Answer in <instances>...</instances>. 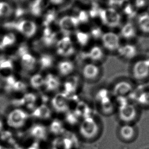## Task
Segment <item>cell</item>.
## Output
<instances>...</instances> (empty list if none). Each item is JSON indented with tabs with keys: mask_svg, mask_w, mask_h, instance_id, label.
I'll list each match as a JSON object with an SVG mask.
<instances>
[{
	"mask_svg": "<svg viewBox=\"0 0 149 149\" xmlns=\"http://www.w3.org/2000/svg\"><path fill=\"white\" fill-rule=\"evenodd\" d=\"M22 36L30 38L34 36L37 31L36 22L27 19H20L10 26Z\"/></svg>",
	"mask_w": 149,
	"mask_h": 149,
	"instance_id": "cell-1",
	"label": "cell"
},
{
	"mask_svg": "<svg viewBox=\"0 0 149 149\" xmlns=\"http://www.w3.org/2000/svg\"><path fill=\"white\" fill-rule=\"evenodd\" d=\"M99 16L103 24L110 28L117 27L121 22V15L114 8L100 9Z\"/></svg>",
	"mask_w": 149,
	"mask_h": 149,
	"instance_id": "cell-2",
	"label": "cell"
},
{
	"mask_svg": "<svg viewBox=\"0 0 149 149\" xmlns=\"http://www.w3.org/2000/svg\"><path fill=\"white\" fill-rule=\"evenodd\" d=\"M79 133L85 139H93L99 132V127L96 122L90 117L85 118L79 126Z\"/></svg>",
	"mask_w": 149,
	"mask_h": 149,
	"instance_id": "cell-3",
	"label": "cell"
},
{
	"mask_svg": "<svg viewBox=\"0 0 149 149\" xmlns=\"http://www.w3.org/2000/svg\"><path fill=\"white\" fill-rule=\"evenodd\" d=\"M133 78L135 80L143 81L149 77V59H141L137 61L133 65L132 70Z\"/></svg>",
	"mask_w": 149,
	"mask_h": 149,
	"instance_id": "cell-4",
	"label": "cell"
},
{
	"mask_svg": "<svg viewBox=\"0 0 149 149\" xmlns=\"http://www.w3.org/2000/svg\"><path fill=\"white\" fill-rule=\"evenodd\" d=\"M57 54L61 56L69 57L74 53L75 48L72 41L68 36H65L56 44Z\"/></svg>",
	"mask_w": 149,
	"mask_h": 149,
	"instance_id": "cell-5",
	"label": "cell"
},
{
	"mask_svg": "<svg viewBox=\"0 0 149 149\" xmlns=\"http://www.w3.org/2000/svg\"><path fill=\"white\" fill-rule=\"evenodd\" d=\"M119 117L121 121L129 124L137 117L136 107L132 104L126 103L119 108Z\"/></svg>",
	"mask_w": 149,
	"mask_h": 149,
	"instance_id": "cell-6",
	"label": "cell"
},
{
	"mask_svg": "<svg viewBox=\"0 0 149 149\" xmlns=\"http://www.w3.org/2000/svg\"><path fill=\"white\" fill-rule=\"evenodd\" d=\"M80 23L76 16H65L61 18L58 26L61 30L66 36L76 29Z\"/></svg>",
	"mask_w": 149,
	"mask_h": 149,
	"instance_id": "cell-7",
	"label": "cell"
},
{
	"mask_svg": "<svg viewBox=\"0 0 149 149\" xmlns=\"http://www.w3.org/2000/svg\"><path fill=\"white\" fill-rule=\"evenodd\" d=\"M101 40L103 46L108 50H118L120 46V37L115 33L108 32L103 33Z\"/></svg>",
	"mask_w": 149,
	"mask_h": 149,
	"instance_id": "cell-8",
	"label": "cell"
},
{
	"mask_svg": "<svg viewBox=\"0 0 149 149\" xmlns=\"http://www.w3.org/2000/svg\"><path fill=\"white\" fill-rule=\"evenodd\" d=\"M28 115L20 109H15L10 113L8 117V125L14 128L22 127L24 124Z\"/></svg>",
	"mask_w": 149,
	"mask_h": 149,
	"instance_id": "cell-9",
	"label": "cell"
},
{
	"mask_svg": "<svg viewBox=\"0 0 149 149\" xmlns=\"http://www.w3.org/2000/svg\"><path fill=\"white\" fill-rule=\"evenodd\" d=\"M52 104L53 108L58 112H65L68 110L69 106L66 95L59 93L52 99Z\"/></svg>",
	"mask_w": 149,
	"mask_h": 149,
	"instance_id": "cell-10",
	"label": "cell"
},
{
	"mask_svg": "<svg viewBox=\"0 0 149 149\" xmlns=\"http://www.w3.org/2000/svg\"><path fill=\"white\" fill-rule=\"evenodd\" d=\"M133 86L130 83L122 81L117 83L113 89V93L118 97H125L133 93Z\"/></svg>",
	"mask_w": 149,
	"mask_h": 149,
	"instance_id": "cell-11",
	"label": "cell"
},
{
	"mask_svg": "<svg viewBox=\"0 0 149 149\" xmlns=\"http://www.w3.org/2000/svg\"><path fill=\"white\" fill-rule=\"evenodd\" d=\"M120 137L125 141H131L135 137L136 131L133 126L129 124L123 125L120 129Z\"/></svg>",
	"mask_w": 149,
	"mask_h": 149,
	"instance_id": "cell-12",
	"label": "cell"
},
{
	"mask_svg": "<svg viewBox=\"0 0 149 149\" xmlns=\"http://www.w3.org/2000/svg\"><path fill=\"white\" fill-rule=\"evenodd\" d=\"M100 70L99 67L93 63H88L83 69V76L87 80H94L98 76Z\"/></svg>",
	"mask_w": 149,
	"mask_h": 149,
	"instance_id": "cell-13",
	"label": "cell"
},
{
	"mask_svg": "<svg viewBox=\"0 0 149 149\" xmlns=\"http://www.w3.org/2000/svg\"><path fill=\"white\" fill-rule=\"evenodd\" d=\"M117 51L120 56L127 59L133 58L137 54L136 48L133 44H127L120 46Z\"/></svg>",
	"mask_w": 149,
	"mask_h": 149,
	"instance_id": "cell-14",
	"label": "cell"
},
{
	"mask_svg": "<svg viewBox=\"0 0 149 149\" xmlns=\"http://www.w3.org/2000/svg\"><path fill=\"white\" fill-rule=\"evenodd\" d=\"M58 73L62 76H68L72 73L74 69V65L69 60H62L59 62L57 66Z\"/></svg>",
	"mask_w": 149,
	"mask_h": 149,
	"instance_id": "cell-15",
	"label": "cell"
},
{
	"mask_svg": "<svg viewBox=\"0 0 149 149\" xmlns=\"http://www.w3.org/2000/svg\"><path fill=\"white\" fill-rule=\"evenodd\" d=\"M22 67L27 71H32L36 65V59L34 56L28 52L21 56Z\"/></svg>",
	"mask_w": 149,
	"mask_h": 149,
	"instance_id": "cell-16",
	"label": "cell"
},
{
	"mask_svg": "<svg viewBox=\"0 0 149 149\" xmlns=\"http://www.w3.org/2000/svg\"><path fill=\"white\" fill-rule=\"evenodd\" d=\"M137 25L139 30L145 34H149V13H144L138 17Z\"/></svg>",
	"mask_w": 149,
	"mask_h": 149,
	"instance_id": "cell-17",
	"label": "cell"
},
{
	"mask_svg": "<svg viewBox=\"0 0 149 149\" xmlns=\"http://www.w3.org/2000/svg\"><path fill=\"white\" fill-rule=\"evenodd\" d=\"M14 9L12 5L6 1H0V18H8L14 13Z\"/></svg>",
	"mask_w": 149,
	"mask_h": 149,
	"instance_id": "cell-18",
	"label": "cell"
},
{
	"mask_svg": "<svg viewBox=\"0 0 149 149\" xmlns=\"http://www.w3.org/2000/svg\"><path fill=\"white\" fill-rule=\"evenodd\" d=\"M136 34V30L134 25L128 22L123 25L121 30V35L123 38L126 39H131Z\"/></svg>",
	"mask_w": 149,
	"mask_h": 149,
	"instance_id": "cell-19",
	"label": "cell"
},
{
	"mask_svg": "<svg viewBox=\"0 0 149 149\" xmlns=\"http://www.w3.org/2000/svg\"><path fill=\"white\" fill-rule=\"evenodd\" d=\"M60 85V82L56 76L54 74H47L45 78V86L47 91H56Z\"/></svg>",
	"mask_w": 149,
	"mask_h": 149,
	"instance_id": "cell-20",
	"label": "cell"
},
{
	"mask_svg": "<svg viewBox=\"0 0 149 149\" xmlns=\"http://www.w3.org/2000/svg\"><path fill=\"white\" fill-rule=\"evenodd\" d=\"M31 134L37 139H45L47 136V129L43 125L37 124L31 128Z\"/></svg>",
	"mask_w": 149,
	"mask_h": 149,
	"instance_id": "cell-21",
	"label": "cell"
},
{
	"mask_svg": "<svg viewBox=\"0 0 149 149\" xmlns=\"http://www.w3.org/2000/svg\"><path fill=\"white\" fill-rule=\"evenodd\" d=\"M45 6L47 5L44 0H34L31 4V12L35 16H39L42 14L43 10L46 7Z\"/></svg>",
	"mask_w": 149,
	"mask_h": 149,
	"instance_id": "cell-22",
	"label": "cell"
},
{
	"mask_svg": "<svg viewBox=\"0 0 149 149\" xmlns=\"http://www.w3.org/2000/svg\"><path fill=\"white\" fill-rule=\"evenodd\" d=\"M56 34L49 27L46 28L43 33L42 41L47 46H51L56 42Z\"/></svg>",
	"mask_w": 149,
	"mask_h": 149,
	"instance_id": "cell-23",
	"label": "cell"
},
{
	"mask_svg": "<svg viewBox=\"0 0 149 149\" xmlns=\"http://www.w3.org/2000/svg\"><path fill=\"white\" fill-rule=\"evenodd\" d=\"M87 55L89 58L94 61H99L102 59L104 56L102 48L97 46H93Z\"/></svg>",
	"mask_w": 149,
	"mask_h": 149,
	"instance_id": "cell-24",
	"label": "cell"
},
{
	"mask_svg": "<svg viewBox=\"0 0 149 149\" xmlns=\"http://www.w3.org/2000/svg\"><path fill=\"white\" fill-rule=\"evenodd\" d=\"M33 115L40 119H47L51 116V112L49 107L42 105L35 110Z\"/></svg>",
	"mask_w": 149,
	"mask_h": 149,
	"instance_id": "cell-25",
	"label": "cell"
},
{
	"mask_svg": "<svg viewBox=\"0 0 149 149\" xmlns=\"http://www.w3.org/2000/svg\"><path fill=\"white\" fill-rule=\"evenodd\" d=\"M39 63L41 69H48L52 67L54 63V58L50 55L44 54L41 56Z\"/></svg>",
	"mask_w": 149,
	"mask_h": 149,
	"instance_id": "cell-26",
	"label": "cell"
},
{
	"mask_svg": "<svg viewBox=\"0 0 149 149\" xmlns=\"http://www.w3.org/2000/svg\"><path fill=\"white\" fill-rule=\"evenodd\" d=\"M16 41V36L13 33H10L6 34L2 37L0 41V45L2 48L10 47L14 45Z\"/></svg>",
	"mask_w": 149,
	"mask_h": 149,
	"instance_id": "cell-27",
	"label": "cell"
},
{
	"mask_svg": "<svg viewBox=\"0 0 149 149\" xmlns=\"http://www.w3.org/2000/svg\"><path fill=\"white\" fill-rule=\"evenodd\" d=\"M136 101L139 105L149 107V90L142 91L136 96Z\"/></svg>",
	"mask_w": 149,
	"mask_h": 149,
	"instance_id": "cell-28",
	"label": "cell"
},
{
	"mask_svg": "<svg viewBox=\"0 0 149 149\" xmlns=\"http://www.w3.org/2000/svg\"><path fill=\"white\" fill-rule=\"evenodd\" d=\"M31 86L35 89H40L45 84V78L40 74L33 75L30 79Z\"/></svg>",
	"mask_w": 149,
	"mask_h": 149,
	"instance_id": "cell-29",
	"label": "cell"
},
{
	"mask_svg": "<svg viewBox=\"0 0 149 149\" xmlns=\"http://www.w3.org/2000/svg\"><path fill=\"white\" fill-rule=\"evenodd\" d=\"M77 41L81 46H86L90 40V35L83 31H77L75 34Z\"/></svg>",
	"mask_w": 149,
	"mask_h": 149,
	"instance_id": "cell-30",
	"label": "cell"
},
{
	"mask_svg": "<svg viewBox=\"0 0 149 149\" xmlns=\"http://www.w3.org/2000/svg\"><path fill=\"white\" fill-rule=\"evenodd\" d=\"M100 102L103 112L106 114H109L113 112V107L109 97L104 98V99L101 100Z\"/></svg>",
	"mask_w": 149,
	"mask_h": 149,
	"instance_id": "cell-31",
	"label": "cell"
},
{
	"mask_svg": "<svg viewBox=\"0 0 149 149\" xmlns=\"http://www.w3.org/2000/svg\"><path fill=\"white\" fill-rule=\"evenodd\" d=\"M50 129L52 133L58 134L62 132L63 126L60 121L54 120L50 125Z\"/></svg>",
	"mask_w": 149,
	"mask_h": 149,
	"instance_id": "cell-32",
	"label": "cell"
},
{
	"mask_svg": "<svg viewBox=\"0 0 149 149\" xmlns=\"http://www.w3.org/2000/svg\"><path fill=\"white\" fill-rule=\"evenodd\" d=\"M22 101L23 104H26L29 107L31 108L36 101V97L32 93H28L24 96V98L22 99Z\"/></svg>",
	"mask_w": 149,
	"mask_h": 149,
	"instance_id": "cell-33",
	"label": "cell"
},
{
	"mask_svg": "<svg viewBox=\"0 0 149 149\" xmlns=\"http://www.w3.org/2000/svg\"><path fill=\"white\" fill-rule=\"evenodd\" d=\"M88 107L85 103H81L79 104L77 107V110H76V114L79 115H85L87 114L88 112Z\"/></svg>",
	"mask_w": 149,
	"mask_h": 149,
	"instance_id": "cell-34",
	"label": "cell"
},
{
	"mask_svg": "<svg viewBox=\"0 0 149 149\" xmlns=\"http://www.w3.org/2000/svg\"><path fill=\"white\" fill-rule=\"evenodd\" d=\"M103 34V33L102 30L99 27H94L91 30L90 36L95 39H99V38H101Z\"/></svg>",
	"mask_w": 149,
	"mask_h": 149,
	"instance_id": "cell-35",
	"label": "cell"
},
{
	"mask_svg": "<svg viewBox=\"0 0 149 149\" xmlns=\"http://www.w3.org/2000/svg\"><path fill=\"white\" fill-rule=\"evenodd\" d=\"M78 15L76 16L79 23H86L89 20V14L84 10H82L79 12Z\"/></svg>",
	"mask_w": 149,
	"mask_h": 149,
	"instance_id": "cell-36",
	"label": "cell"
},
{
	"mask_svg": "<svg viewBox=\"0 0 149 149\" xmlns=\"http://www.w3.org/2000/svg\"><path fill=\"white\" fill-rule=\"evenodd\" d=\"M55 13L54 12H49L47 14L45 15L44 19V24L46 27H48L49 25L55 20Z\"/></svg>",
	"mask_w": 149,
	"mask_h": 149,
	"instance_id": "cell-37",
	"label": "cell"
},
{
	"mask_svg": "<svg viewBox=\"0 0 149 149\" xmlns=\"http://www.w3.org/2000/svg\"><path fill=\"white\" fill-rule=\"evenodd\" d=\"M13 88L16 91H23L26 89V85L22 82H15L13 85Z\"/></svg>",
	"mask_w": 149,
	"mask_h": 149,
	"instance_id": "cell-38",
	"label": "cell"
},
{
	"mask_svg": "<svg viewBox=\"0 0 149 149\" xmlns=\"http://www.w3.org/2000/svg\"><path fill=\"white\" fill-rule=\"evenodd\" d=\"M107 97H108L107 91L105 89H102L97 93L96 97H97V100L98 101H100L101 100L104 99V98Z\"/></svg>",
	"mask_w": 149,
	"mask_h": 149,
	"instance_id": "cell-39",
	"label": "cell"
},
{
	"mask_svg": "<svg viewBox=\"0 0 149 149\" xmlns=\"http://www.w3.org/2000/svg\"><path fill=\"white\" fill-rule=\"evenodd\" d=\"M11 136H12L11 133L8 131L3 132L1 134V138L3 140H7V141H10L11 139Z\"/></svg>",
	"mask_w": 149,
	"mask_h": 149,
	"instance_id": "cell-40",
	"label": "cell"
},
{
	"mask_svg": "<svg viewBox=\"0 0 149 149\" xmlns=\"http://www.w3.org/2000/svg\"><path fill=\"white\" fill-rule=\"evenodd\" d=\"M147 2L145 0H136L135 1V6L136 8H141L146 5Z\"/></svg>",
	"mask_w": 149,
	"mask_h": 149,
	"instance_id": "cell-41",
	"label": "cell"
},
{
	"mask_svg": "<svg viewBox=\"0 0 149 149\" xmlns=\"http://www.w3.org/2000/svg\"><path fill=\"white\" fill-rule=\"evenodd\" d=\"M67 121H68L70 124H73V123H75L77 121V117L75 116L74 115H72L70 114L67 116Z\"/></svg>",
	"mask_w": 149,
	"mask_h": 149,
	"instance_id": "cell-42",
	"label": "cell"
},
{
	"mask_svg": "<svg viewBox=\"0 0 149 149\" xmlns=\"http://www.w3.org/2000/svg\"><path fill=\"white\" fill-rule=\"evenodd\" d=\"M81 3L86 5H92L94 3V0H79Z\"/></svg>",
	"mask_w": 149,
	"mask_h": 149,
	"instance_id": "cell-43",
	"label": "cell"
},
{
	"mask_svg": "<svg viewBox=\"0 0 149 149\" xmlns=\"http://www.w3.org/2000/svg\"><path fill=\"white\" fill-rule=\"evenodd\" d=\"M49 2L52 3V4H55V5H58L62 3L64 0H49Z\"/></svg>",
	"mask_w": 149,
	"mask_h": 149,
	"instance_id": "cell-44",
	"label": "cell"
},
{
	"mask_svg": "<svg viewBox=\"0 0 149 149\" xmlns=\"http://www.w3.org/2000/svg\"><path fill=\"white\" fill-rule=\"evenodd\" d=\"M2 126H3V125H2V122L0 121V131L2 130Z\"/></svg>",
	"mask_w": 149,
	"mask_h": 149,
	"instance_id": "cell-45",
	"label": "cell"
},
{
	"mask_svg": "<svg viewBox=\"0 0 149 149\" xmlns=\"http://www.w3.org/2000/svg\"><path fill=\"white\" fill-rule=\"evenodd\" d=\"M0 149H6V148H5L2 147H1V146H0Z\"/></svg>",
	"mask_w": 149,
	"mask_h": 149,
	"instance_id": "cell-46",
	"label": "cell"
},
{
	"mask_svg": "<svg viewBox=\"0 0 149 149\" xmlns=\"http://www.w3.org/2000/svg\"><path fill=\"white\" fill-rule=\"evenodd\" d=\"M29 149H36V148L34 147H33L30 148H29Z\"/></svg>",
	"mask_w": 149,
	"mask_h": 149,
	"instance_id": "cell-47",
	"label": "cell"
},
{
	"mask_svg": "<svg viewBox=\"0 0 149 149\" xmlns=\"http://www.w3.org/2000/svg\"></svg>",
	"mask_w": 149,
	"mask_h": 149,
	"instance_id": "cell-48",
	"label": "cell"
}]
</instances>
